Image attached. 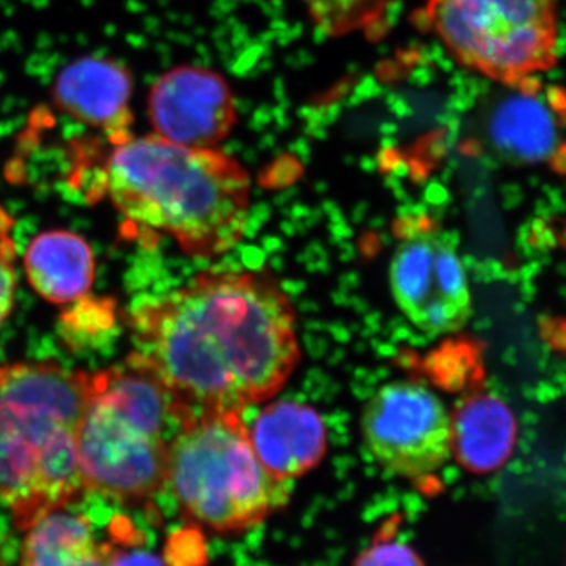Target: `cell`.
I'll return each mask as SVG.
<instances>
[{
	"label": "cell",
	"mask_w": 566,
	"mask_h": 566,
	"mask_svg": "<svg viewBox=\"0 0 566 566\" xmlns=\"http://www.w3.org/2000/svg\"><path fill=\"white\" fill-rule=\"evenodd\" d=\"M63 331L66 338H93L111 329L115 322L112 301L82 297L63 315Z\"/></svg>",
	"instance_id": "e0dca14e"
},
{
	"label": "cell",
	"mask_w": 566,
	"mask_h": 566,
	"mask_svg": "<svg viewBox=\"0 0 566 566\" xmlns=\"http://www.w3.org/2000/svg\"><path fill=\"white\" fill-rule=\"evenodd\" d=\"M363 434L376 463L415 482L438 474L452 457V420L444 401L417 381L376 390L365 405Z\"/></svg>",
	"instance_id": "52a82bcc"
},
{
	"label": "cell",
	"mask_w": 566,
	"mask_h": 566,
	"mask_svg": "<svg viewBox=\"0 0 566 566\" xmlns=\"http://www.w3.org/2000/svg\"><path fill=\"white\" fill-rule=\"evenodd\" d=\"M264 468L292 482L322 463L327 453V427L311 405L294 400L266 405L248 428Z\"/></svg>",
	"instance_id": "8fae6325"
},
{
	"label": "cell",
	"mask_w": 566,
	"mask_h": 566,
	"mask_svg": "<svg viewBox=\"0 0 566 566\" xmlns=\"http://www.w3.org/2000/svg\"><path fill=\"white\" fill-rule=\"evenodd\" d=\"M494 118L495 142L502 150L527 161H547L557 150L560 122L554 99L542 95V82L517 91Z\"/></svg>",
	"instance_id": "9a60e30c"
},
{
	"label": "cell",
	"mask_w": 566,
	"mask_h": 566,
	"mask_svg": "<svg viewBox=\"0 0 566 566\" xmlns=\"http://www.w3.org/2000/svg\"><path fill=\"white\" fill-rule=\"evenodd\" d=\"M91 374L54 360L0 365V505L28 531L84 494L77 430Z\"/></svg>",
	"instance_id": "3957f363"
},
{
	"label": "cell",
	"mask_w": 566,
	"mask_h": 566,
	"mask_svg": "<svg viewBox=\"0 0 566 566\" xmlns=\"http://www.w3.org/2000/svg\"><path fill=\"white\" fill-rule=\"evenodd\" d=\"M452 420V455L475 474L495 471L516 444V422L504 401L476 394L458 403Z\"/></svg>",
	"instance_id": "4fadbf2b"
},
{
	"label": "cell",
	"mask_w": 566,
	"mask_h": 566,
	"mask_svg": "<svg viewBox=\"0 0 566 566\" xmlns=\"http://www.w3.org/2000/svg\"><path fill=\"white\" fill-rule=\"evenodd\" d=\"M0 566H2V565H0Z\"/></svg>",
	"instance_id": "44dd1931"
},
{
	"label": "cell",
	"mask_w": 566,
	"mask_h": 566,
	"mask_svg": "<svg viewBox=\"0 0 566 566\" xmlns=\"http://www.w3.org/2000/svg\"><path fill=\"white\" fill-rule=\"evenodd\" d=\"M109 566H166V564L148 551L112 549Z\"/></svg>",
	"instance_id": "ffe728a7"
},
{
	"label": "cell",
	"mask_w": 566,
	"mask_h": 566,
	"mask_svg": "<svg viewBox=\"0 0 566 566\" xmlns=\"http://www.w3.org/2000/svg\"><path fill=\"white\" fill-rule=\"evenodd\" d=\"M11 221L0 210V326L10 318L17 296V245L11 240Z\"/></svg>",
	"instance_id": "ac0fdd59"
},
{
	"label": "cell",
	"mask_w": 566,
	"mask_h": 566,
	"mask_svg": "<svg viewBox=\"0 0 566 566\" xmlns=\"http://www.w3.org/2000/svg\"><path fill=\"white\" fill-rule=\"evenodd\" d=\"M32 289L48 303H77L95 281V256L84 238L69 230L36 234L24 256Z\"/></svg>",
	"instance_id": "7c38bea8"
},
{
	"label": "cell",
	"mask_w": 566,
	"mask_h": 566,
	"mask_svg": "<svg viewBox=\"0 0 566 566\" xmlns=\"http://www.w3.org/2000/svg\"><path fill=\"white\" fill-rule=\"evenodd\" d=\"M25 532L22 566H109L114 546L95 538L84 515L57 510Z\"/></svg>",
	"instance_id": "5bb4252c"
},
{
	"label": "cell",
	"mask_w": 566,
	"mask_h": 566,
	"mask_svg": "<svg viewBox=\"0 0 566 566\" xmlns=\"http://www.w3.org/2000/svg\"><path fill=\"white\" fill-rule=\"evenodd\" d=\"M167 483L189 520L219 534L259 526L292 494L256 457L237 411L199 412L180 424L169 442Z\"/></svg>",
	"instance_id": "5b68a950"
},
{
	"label": "cell",
	"mask_w": 566,
	"mask_h": 566,
	"mask_svg": "<svg viewBox=\"0 0 566 566\" xmlns=\"http://www.w3.org/2000/svg\"><path fill=\"white\" fill-rule=\"evenodd\" d=\"M136 354L191 415L273 398L301 360L292 301L256 271H211L132 316Z\"/></svg>",
	"instance_id": "6da1fadb"
},
{
	"label": "cell",
	"mask_w": 566,
	"mask_h": 566,
	"mask_svg": "<svg viewBox=\"0 0 566 566\" xmlns=\"http://www.w3.org/2000/svg\"><path fill=\"white\" fill-rule=\"evenodd\" d=\"M420 17L461 65L505 87H534L557 65L558 0H428Z\"/></svg>",
	"instance_id": "8992f818"
},
{
	"label": "cell",
	"mask_w": 566,
	"mask_h": 566,
	"mask_svg": "<svg viewBox=\"0 0 566 566\" xmlns=\"http://www.w3.org/2000/svg\"><path fill=\"white\" fill-rule=\"evenodd\" d=\"M111 144L92 200L107 197L126 223L166 233L193 259H216L241 243L251 178L238 159L158 134Z\"/></svg>",
	"instance_id": "7a4b0ae2"
},
{
	"label": "cell",
	"mask_w": 566,
	"mask_h": 566,
	"mask_svg": "<svg viewBox=\"0 0 566 566\" xmlns=\"http://www.w3.org/2000/svg\"><path fill=\"white\" fill-rule=\"evenodd\" d=\"M354 566H424L419 554L394 538L371 543L354 562Z\"/></svg>",
	"instance_id": "d6986e66"
},
{
	"label": "cell",
	"mask_w": 566,
	"mask_h": 566,
	"mask_svg": "<svg viewBox=\"0 0 566 566\" xmlns=\"http://www.w3.org/2000/svg\"><path fill=\"white\" fill-rule=\"evenodd\" d=\"M132 93L128 70L102 57L70 63L54 84L57 106L74 120L102 129L111 142L132 134Z\"/></svg>",
	"instance_id": "30bf717a"
},
{
	"label": "cell",
	"mask_w": 566,
	"mask_h": 566,
	"mask_svg": "<svg viewBox=\"0 0 566 566\" xmlns=\"http://www.w3.org/2000/svg\"><path fill=\"white\" fill-rule=\"evenodd\" d=\"M389 277L395 304L422 333L452 334L468 323V274L455 244L444 234L423 230L401 241Z\"/></svg>",
	"instance_id": "ba28073f"
},
{
	"label": "cell",
	"mask_w": 566,
	"mask_h": 566,
	"mask_svg": "<svg viewBox=\"0 0 566 566\" xmlns=\"http://www.w3.org/2000/svg\"><path fill=\"white\" fill-rule=\"evenodd\" d=\"M182 412L139 354L91 374L76 442L84 490L125 505L150 501L167 483V423L180 424Z\"/></svg>",
	"instance_id": "277c9868"
},
{
	"label": "cell",
	"mask_w": 566,
	"mask_h": 566,
	"mask_svg": "<svg viewBox=\"0 0 566 566\" xmlns=\"http://www.w3.org/2000/svg\"><path fill=\"white\" fill-rule=\"evenodd\" d=\"M155 134L175 144L216 148L238 120L237 104L221 74L182 65L153 85L148 99Z\"/></svg>",
	"instance_id": "9c48e42d"
},
{
	"label": "cell",
	"mask_w": 566,
	"mask_h": 566,
	"mask_svg": "<svg viewBox=\"0 0 566 566\" xmlns=\"http://www.w3.org/2000/svg\"><path fill=\"white\" fill-rule=\"evenodd\" d=\"M312 20L331 36L378 28L395 0H300Z\"/></svg>",
	"instance_id": "2e32d148"
}]
</instances>
